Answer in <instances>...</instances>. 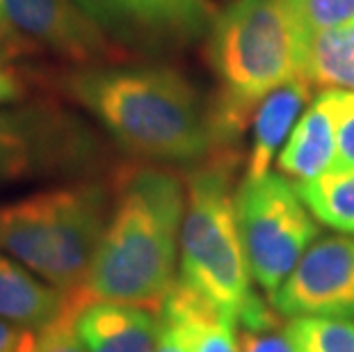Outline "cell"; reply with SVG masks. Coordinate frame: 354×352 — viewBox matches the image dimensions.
<instances>
[{
    "instance_id": "cell-1",
    "label": "cell",
    "mask_w": 354,
    "mask_h": 352,
    "mask_svg": "<svg viewBox=\"0 0 354 352\" xmlns=\"http://www.w3.org/2000/svg\"><path fill=\"white\" fill-rule=\"evenodd\" d=\"M55 85L147 163L201 165L233 156L222 145L215 103L171 66H73L57 73Z\"/></svg>"
},
{
    "instance_id": "cell-2",
    "label": "cell",
    "mask_w": 354,
    "mask_h": 352,
    "mask_svg": "<svg viewBox=\"0 0 354 352\" xmlns=\"http://www.w3.org/2000/svg\"><path fill=\"white\" fill-rule=\"evenodd\" d=\"M183 178L162 165L124 167L112 185V211L80 290L89 299L160 311L176 284Z\"/></svg>"
},
{
    "instance_id": "cell-3",
    "label": "cell",
    "mask_w": 354,
    "mask_h": 352,
    "mask_svg": "<svg viewBox=\"0 0 354 352\" xmlns=\"http://www.w3.org/2000/svg\"><path fill=\"white\" fill-rule=\"evenodd\" d=\"M304 41L283 0H231L208 33V62L220 82L215 117L233 154L256 106L299 76Z\"/></svg>"
},
{
    "instance_id": "cell-4",
    "label": "cell",
    "mask_w": 354,
    "mask_h": 352,
    "mask_svg": "<svg viewBox=\"0 0 354 352\" xmlns=\"http://www.w3.org/2000/svg\"><path fill=\"white\" fill-rule=\"evenodd\" d=\"M112 211V185L73 181L0 204V252L50 286L78 290Z\"/></svg>"
},
{
    "instance_id": "cell-5",
    "label": "cell",
    "mask_w": 354,
    "mask_h": 352,
    "mask_svg": "<svg viewBox=\"0 0 354 352\" xmlns=\"http://www.w3.org/2000/svg\"><path fill=\"white\" fill-rule=\"evenodd\" d=\"M233 156L194 165L185 178L187 204L180 227L178 284L220 316L238 320L259 302L252 286L231 188Z\"/></svg>"
},
{
    "instance_id": "cell-6",
    "label": "cell",
    "mask_w": 354,
    "mask_h": 352,
    "mask_svg": "<svg viewBox=\"0 0 354 352\" xmlns=\"http://www.w3.org/2000/svg\"><path fill=\"white\" fill-rule=\"evenodd\" d=\"M236 220L250 275L268 297L277 293L320 231L297 185L272 172L240 181Z\"/></svg>"
},
{
    "instance_id": "cell-7",
    "label": "cell",
    "mask_w": 354,
    "mask_h": 352,
    "mask_svg": "<svg viewBox=\"0 0 354 352\" xmlns=\"http://www.w3.org/2000/svg\"><path fill=\"white\" fill-rule=\"evenodd\" d=\"M99 138L50 101L0 106V185L94 169Z\"/></svg>"
},
{
    "instance_id": "cell-8",
    "label": "cell",
    "mask_w": 354,
    "mask_h": 352,
    "mask_svg": "<svg viewBox=\"0 0 354 352\" xmlns=\"http://www.w3.org/2000/svg\"><path fill=\"white\" fill-rule=\"evenodd\" d=\"M270 304L286 318L354 320V234L315 241Z\"/></svg>"
},
{
    "instance_id": "cell-9",
    "label": "cell",
    "mask_w": 354,
    "mask_h": 352,
    "mask_svg": "<svg viewBox=\"0 0 354 352\" xmlns=\"http://www.w3.org/2000/svg\"><path fill=\"white\" fill-rule=\"evenodd\" d=\"M0 14L32 48L50 50L76 66L115 64L122 55L80 0H0Z\"/></svg>"
},
{
    "instance_id": "cell-10",
    "label": "cell",
    "mask_w": 354,
    "mask_h": 352,
    "mask_svg": "<svg viewBox=\"0 0 354 352\" xmlns=\"http://www.w3.org/2000/svg\"><path fill=\"white\" fill-rule=\"evenodd\" d=\"M99 24L156 48H183L208 37L215 10L208 0H80Z\"/></svg>"
},
{
    "instance_id": "cell-11",
    "label": "cell",
    "mask_w": 354,
    "mask_h": 352,
    "mask_svg": "<svg viewBox=\"0 0 354 352\" xmlns=\"http://www.w3.org/2000/svg\"><path fill=\"white\" fill-rule=\"evenodd\" d=\"M76 334L87 352H156L160 313L138 304L85 299L76 313Z\"/></svg>"
},
{
    "instance_id": "cell-12",
    "label": "cell",
    "mask_w": 354,
    "mask_h": 352,
    "mask_svg": "<svg viewBox=\"0 0 354 352\" xmlns=\"http://www.w3.org/2000/svg\"><path fill=\"white\" fill-rule=\"evenodd\" d=\"M336 89H322L304 110L279 154V169L290 181L308 183L334 172Z\"/></svg>"
},
{
    "instance_id": "cell-13",
    "label": "cell",
    "mask_w": 354,
    "mask_h": 352,
    "mask_svg": "<svg viewBox=\"0 0 354 352\" xmlns=\"http://www.w3.org/2000/svg\"><path fill=\"white\" fill-rule=\"evenodd\" d=\"M311 82L297 76L270 92L252 115V142L245 158V176L256 178L270 172L279 149L288 142L299 115H304Z\"/></svg>"
},
{
    "instance_id": "cell-14",
    "label": "cell",
    "mask_w": 354,
    "mask_h": 352,
    "mask_svg": "<svg viewBox=\"0 0 354 352\" xmlns=\"http://www.w3.org/2000/svg\"><path fill=\"white\" fill-rule=\"evenodd\" d=\"M73 293L76 290L64 293L50 286L17 259L0 252V320L35 332L53 323L71 304Z\"/></svg>"
},
{
    "instance_id": "cell-15",
    "label": "cell",
    "mask_w": 354,
    "mask_h": 352,
    "mask_svg": "<svg viewBox=\"0 0 354 352\" xmlns=\"http://www.w3.org/2000/svg\"><path fill=\"white\" fill-rule=\"evenodd\" d=\"M299 76L325 89L354 92V21L308 37Z\"/></svg>"
},
{
    "instance_id": "cell-16",
    "label": "cell",
    "mask_w": 354,
    "mask_h": 352,
    "mask_svg": "<svg viewBox=\"0 0 354 352\" xmlns=\"http://www.w3.org/2000/svg\"><path fill=\"white\" fill-rule=\"evenodd\" d=\"M295 185L315 220L343 234H354V169L329 172Z\"/></svg>"
},
{
    "instance_id": "cell-17",
    "label": "cell",
    "mask_w": 354,
    "mask_h": 352,
    "mask_svg": "<svg viewBox=\"0 0 354 352\" xmlns=\"http://www.w3.org/2000/svg\"><path fill=\"white\" fill-rule=\"evenodd\" d=\"M286 329L297 352H354V320L292 318Z\"/></svg>"
},
{
    "instance_id": "cell-18",
    "label": "cell",
    "mask_w": 354,
    "mask_h": 352,
    "mask_svg": "<svg viewBox=\"0 0 354 352\" xmlns=\"http://www.w3.org/2000/svg\"><path fill=\"white\" fill-rule=\"evenodd\" d=\"M302 41L322 30L354 21V0H283Z\"/></svg>"
},
{
    "instance_id": "cell-19",
    "label": "cell",
    "mask_w": 354,
    "mask_h": 352,
    "mask_svg": "<svg viewBox=\"0 0 354 352\" xmlns=\"http://www.w3.org/2000/svg\"><path fill=\"white\" fill-rule=\"evenodd\" d=\"M192 352H238V325L199 297L192 313Z\"/></svg>"
},
{
    "instance_id": "cell-20",
    "label": "cell",
    "mask_w": 354,
    "mask_h": 352,
    "mask_svg": "<svg viewBox=\"0 0 354 352\" xmlns=\"http://www.w3.org/2000/svg\"><path fill=\"white\" fill-rule=\"evenodd\" d=\"M85 299L89 297L78 288L73 293L71 304L53 323L41 329H35L28 352H87L76 334V313L85 304Z\"/></svg>"
},
{
    "instance_id": "cell-21",
    "label": "cell",
    "mask_w": 354,
    "mask_h": 352,
    "mask_svg": "<svg viewBox=\"0 0 354 352\" xmlns=\"http://www.w3.org/2000/svg\"><path fill=\"white\" fill-rule=\"evenodd\" d=\"M354 169V92L336 89V163L334 172Z\"/></svg>"
},
{
    "instance_id": "cell-22",
    "label": "cell",
    "mask_w": 354,
    "mask_h": 352,
    "mask_svg": "<svg viewBox=\"0 0 354 352\" xmlns=\"http://www.w3.org/2000/svg\"><path fill=\"white\" fill-rule=\"evenodd\" d=\"M238 352H297L288 329L281 323L245 329L238 327Z\"/></svg>"
},
{
    "instance_id": "cell-23",
    "label": "cell",
    "mask_w": 354,
    "mask_h": 352,
    "mask_svg": "<svg viewBox=\"0 0 354 352\" xmlns=\"http://www.w3.org/2000/svg\"><path fill=\"white\" fill-rule=\"evenodd\" d=\"M26 96H28V87L24 78H21L17 71L7 69V66H0V106L21 103V101H26Z\"/></svg>"
},
{
    "instance_id": "cell-24",
    "label": "cell",
    "mask_w": 354,
    "mask_h": 352,
    "mask_svg": "<svg viewBox=\"0 0 354 352\" xmlns=\"http://www.w3.org/2000/svg\"><path fill=\"white\" fill-rule=\"evenodd\" d=\"M30 341H32V329L0 320V352H28Z\"/></svg>"
},
{
    "instance_id": "cell-25",
    "label": "cell",
    "mask_w": 354,
    "mask_h": 352,
    "mask_svg": "<svg viewBox=\"0 0 354 352\" xmlns=\"http://www.w3.org/2000/svg\"><path fill=\"white\" fill-rule=\"evenodd\" d=\"M0 41H5L7 46L12 48V53L17 55V53H28V50H32V46L26 41V39H21V37L14 33V30L7 26V21L3 19V14H0Z\"/></svg>"
},
{
    "instance_id": "cell-26",
    "label": "cell",
    "mask_w": 354,
    "mask_h": 352,
    "mask_svg": "<svg viewBox=\"0 0 354 352\" xmlns=\"http://www.w3.org/2000/svg\"><path fill=\"white\" fill-rule=\"evenodd\" d=\"M10 57H14L12 48L7 46L5 41H0V66H5V62H7V59H10Z\"/></svg>"
}]
</instances>
